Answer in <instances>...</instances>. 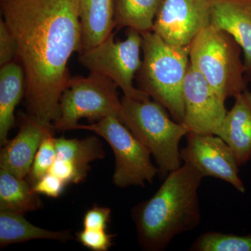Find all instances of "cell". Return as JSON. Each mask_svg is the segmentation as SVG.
<instances>
[{"label": "cell", "instance_id": "cell-1", "mask_svg": "<svg viewBox=\"0 0 251 251\" xmlns=\"http://www.w3.org/2000/svg\"><path fill=\"white\" fill-rule=\"evenodd\" d=\"M0 8L17 44L27 113L52 125L71 77L68 63L80 51L75 6L72 0H0Z\"/></svg>", "mask_w": 251, "mask_h": 251}, {"label": "cell", "instance_id": "cell-2", "mask_svg": "<svg viewBox=\"0 0 251 251\" xmlns=\"http://www.w3.org/2000/svg\"><path fill=\"white\" fill-rule=\"evenodd\" d=\"M203 178L196 168L183 163L168 175L152 197L133 208L143 250H166L176 236L198 227L202 216L198 190Z\"/></svg>", "mask_w": 251, "mask_h": 251}, {"label": "cell", "instance_id": "cell-3", "mask_svg": "<svg viewBox=\"0 0 251 251\" xmlns=\"http://www.w3.org/2000/svg\"><path fill=\"white\" fill-rule=\"evenodd\" d=\"M142 36L143 59L136 74L138 88L166 108L175 121L183 124L190 46L172 45L152 31Z\"/></svg>", "mask_w": 251, "mask_h": 251}, {"label": "cell", "instance_id": "cell-4", "mask_svg": "<svg viewBox=\"0 0 251 251\" xmlns=\"http://www.w3.org/2000/svg\"><path fill=\"white\" fill-rule=\"evenodd\" d=\"M120 120L150 150L166 178L181 166L179 143L189 133L183 124L175 121L161 104L150 99L138 100L124 96Z\"/></svg>", "mask_w": 251, "mask_h": 251}, {"label": "cell", "instance_id": "cell-5", "mask_svg": "<svg viewBox=\"0 0 251 251\" xmlns=\"http://www.w3.org/2000/svg\"><path fill=\"white\" fill-rule=\"evenodd\" d=\"M242 52L229 33L210 25L190 45V63L226 100L247 90Z\"/></svg>", "mask_w": 251, "mask_h": 251}, {"label": "cell", "instance_id": "cell-6", "mask_svg": "<svg viewBox=\"0 0 251 251\" xmlns=\"http://www.w3.org/2000/svg\"><path fill=\"white\" fill-rule=\"evenodd\" d=\"M116 84L109 77L90 72L88 76L71 77L59 100L54 130H75L80 119L95 121L108 116L120 120L122 102Z\"/></svg>", "mask_w": 251, "mask_h": 251}, {"label": "cell", "instance_id": "cell-7", "mask_svg": "<svg viewBox=\"0 0 251 251\" xmlns=\"http://www.w3.org/2000/svg\"><path fill=\"white\" fill-rule=\"evenodd\" d=\"M77 129L94 132L111 147L115 158L112 181L117 187H145V183H152L158 174V167L151 161L150 150L119 117L111 115L91 125H78Z\"/></svg>", "mask_w": 251, "mask_h": 251}, {"label": "cell", "instance_id": "cell-8", "mask_svg": "<svg viewBox=\"0 0 251 251\" xmlns=\"http://www.w3.org/2000/svg\"><path fill=\"white\" fill-rule=\"evenodd\" d=\"M127 29L125 40L115 41V33L112 32L99 45L79 54V62L90 72L111 79L124 96L145 100L150 97L133 85V79L142 64L143 36L134 29Z\"/></svg>", "mask_w": 251, "mask_h": 251}, {"label": "cell", "instance_id": "cell-9", "mask_svg": "<svg viewBox=\"0 0 251 251\" xmlns=\"http://www.w3.org/2000/svg\"><path fill=\"white\" fill-rule=\"evenodd\" d=\"M186 137L187 143L180 150L183 163L196 168L204 177L223 180L239 192H245L233 151L222 138L216 135L194 133H188Z\"/></svg>", "mask_w": 251, "mask_h": 251}, {"label": "cell", "instance_id": "cell-10", "mask_svg": "<svg viewBox=\"0 0 251 251\" xmlns=\"http://www.w3.org/2000/svg\"><path fill=\"white\" fill-rule=\"evenodd\" d=\"M210 25L209 0H163L152 31L168 44L186 47Z\"/></svg>", "mask_w": 251, "mask_h": 251}, {"label": "cell", "instance_id": "cell-11", "mask_svg": "<svg viewBox=\"0 0 251 251\" xmlns=\"http://www.w3.org/2000/svg\"><path fill=\"white\" fill-rule=\"evenodd\" d=\"M184 100L183 125L189 133L216 135L227 114L226 100L191 63L184 81Z\"/></svg>", "mask_w": 251, "mask_h": 251}, {"label": "cell", "instance_id": "cell-12", "mask_svg": "<svg viewBox=\"0 0 251 251\" xmlns=\"http://www.w3.org/2000/svg\"><path fill=\"white\" fill-rule=\"evenodd\" d=\"M53 126L29 114L21 113L17 135L8 140L0 152V169L25 178L43 140L54 135Z\"/></svg>", "mask_w": 251, "mask_h": 251}, {"label": "cell", "instance_id": "cell-13", "mask_svg": "<svg viewBox=\"0 0 251 251\" xmlns=\"http://www.w3.org/2000/svg\"><path fill=\"white\" fill-rule=\"evenodd\" d=\"M211 25L229 33L244 53L245 77L251 82V0H209Z\"/></svg>", "mask_w": 251, "mask_h": 251}, {"label": "cell", "instance_id": "cell-14", "mask_svg": "<svg viewBox=\"0 0 251 251\" xmlns=\"http://www.w3.org/2000/svg\"><path fill=\"white\" fill-rule=\"evenodd\" d=\"M234 99L216 135L228 145L240 167L251 160V92L246 90Z\"/></svg>", "mask_w": 251, "mask_h": 251}, {"label": "cell", "instance_id": "cell-15", "mask_svg": "<svg viewBox=\"0 0 251 251\" xmlns=\"http://www.w3.org/2000/svg\"><path fill=\"white\" fill-rule=\"evenodd\" d=\"M72 1L80 20V54L99 45L113 32V0Z\"/></svg>", "mask_w": 251, "mask_h": 251}, {"label": "cell", "instance_id": "cell-16", "mask_svg": "<svg viewBox=\"0 0 251 251\" xmlns=\"http://www.w3.org/2000/svg\"><path fill=\"white\" fill-rule=\"evenodd\" d=\"M25 93V77L18 59L0 69V145L8 140V135L15 123L14 112Z\"/></svg>", "mask_w": 251, "mask_h": 251}, {"label": "cell", "instance_id": "cell-17", "mask_svg": "<svg viewBox=\"0 0 251 251\" xmlns=\"http://www.w3.org/2000/svg\"><path fill=\"white\" fill-rule=\"evenodd\" d=\"M24 214L0 209V246L4 248L33 239H49L66 242L72 239L69 231L48 230L29 223Z\"/></svg>", "mask_w": 251, "mask_h": 251}, {"label": "cell", "instance_id": "cell-18", "mask_svg": "<svg viewBox=\"0 0 251 251\" xmlns=\"http://www.w3.org/2000/svg\"><path fill=\"white\" fill-rule=\"evenodd\" d=\"M163 0H113L117 30L127 28L140 34L152 31L153 22Z\"/></svg>", "mask_w": 251, "mask_h": 251}, {"label": "cell", "instance_id": "cell-19", "mask_svg": "<svg viewBox=\"0 0 251 251\" xmlns=\"http://www.w3.org/2000/svg\"><path fill=\"white\" fill-rule=\"evenodd\" d=\"M42 206L39 194L25 178L0 169V209L25 214Z\"/></svg>", "mask_w": 251, "mask_h": 251}, {"label": "cell", "instance_id": "cell-20", "mask_svg": "<svg viewBox=\"0 0 251 251\" xmlns=\"http://www.w3.org/2000/svg\"><path fill=\"white\" fill-rule=\"evenodd\" d=\"M56 158L72 165L85 179L90 171V163L105 156L103 144L97 137L85 139L55 138Z\"/></svg>", "mask_w": 251, "mask_h": 251}, {"label": "cell", "instance_id": "cell-21", "mask_svg": "<svg viewBox=\"0 0 251 251\" xmlns=\"http://www.w3.org/2000/svg\"><path fill=\"white\" fill-rule=\"evenodd\" d=\"M191 251H251V234L240 236L219 232H204L190 247Z\"/></svg>", "mask_w": 251, "mask_h": 251}, {"label": "cell", "instance_id": "cell-22", "mask_svg": "<svg viewBox=\"0 0 251 251\" xmlns=\"http://www.w3.org/2000/svg\"><path fill=\"white\" fill-rule=\"evenodd\" d=\"M55 159V138L54 135H50L43 140L31 164L27 175L28 181L31 186L50 173Z\"/></svg>", "mask_w": 251, "mask_h": 251}, {"label": "cell", "instance_id": "cell-23", "mask_svg": "<svg viewBox=\"0 0 251 251\" xmlns=\"http://www.w3.org/2000/svg\"><path fill=\"white\" fill-rule=\"evenodd\" d=\"M114 235L103 229H85L77 233L78 242L94 251H107L112 246Z\"/></svg>", "mask_w": 251, "mask_h": 251}, {"label": "cell", "instance_id": "cell-24", "mask_svg": "<svg viewBox=\"0 0 251 251\" xmlns=\"http://www.w3.org/2000/svg\"><path fill=\"white\" fill-rule=\"evenodd\" d=\"M18 47L12 33L4 20H0V65L12 62L17 57Z\"/></svg>", "mask_w": 251, "mask_h": 251}, {"label": "cell", "instance_id": "cell-25", "mask_svg": "<svg viewBox=\"0 0 251 251\" xmlns=\"http://www.w3.org/2000/svg\"><path fill=\"white\" fill-rule=\"evenodd\" d=\"M110 208L94 205L85 213L82 225L85 229L105 230L110 220Z\"/></svg>", "mask_w": 251, "mask_h": 251}, {"label": "cell", "instance_id": "cell-26", "mask_svg": "<svg viewBox=\"0 0 251 251\" xmlns=\"http://www.w3.org/2000/svg\"><path fill=\"white\" fill-rule=\"evenodd\" d=\"M65 183L57 176L49 173L33 185L34 192L50 198H58L66 186Z\"/></svg>", "mask_w": 251, "mask_h": 251}]
</instances>
